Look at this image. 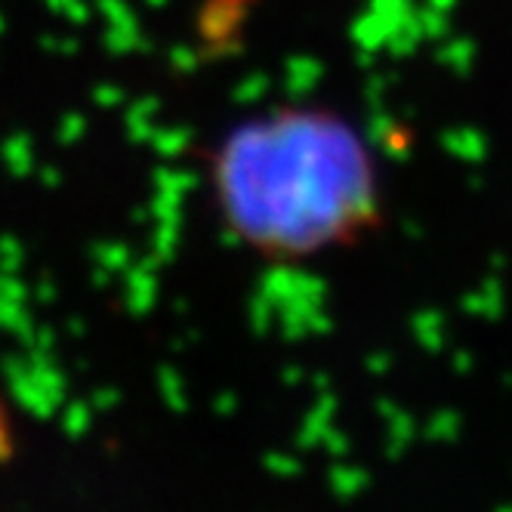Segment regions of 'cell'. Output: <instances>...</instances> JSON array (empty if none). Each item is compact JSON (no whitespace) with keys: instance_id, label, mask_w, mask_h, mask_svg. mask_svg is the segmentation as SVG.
<instances>
[{"instance_id":"1","label":"cell","mask_w":512,"mask_h":512,"mask_svg":"<svg viewBox=\"0 0 512 512\" xmlns=\"http://www.w3.org/2000/svg\"><path fill=\"white\" fill-rule=\"evenodd\" d=\"M229 229L275 260L346 247L380 216L377 164L337 115L297 108L241 124L213 155Z\"/></svg>"},{"instance_id":"2","label":"cell","mask_w":512,"mask_h":512,"mask_svg":"<svg viewBox=\"0 0 512 512\" xmlns=\"http://www.w3.org/2000/svg\"><path fill=\"white\" fill-rule=\"evenodd\" d=\"M13 454H16V429H13V417L4 405V398H0V466Z\"/></svg>"}]
</instances>
